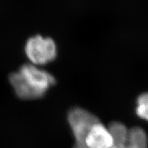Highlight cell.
I'll use <instances>...</instances> for the list:
<instances>
[{
    "label": "cell",
    "instance_id": "obj_1",
    "mask_svg": "<svg viewBox=\"0 0 148 148\" xmlns=\"http://www.w3.org/2000/svg\"><path fill=\"white\" fill-rule=\"evenodd\" d=\"M10 82L18 97L34 99L45 95L55 84L56 79L51 73L38 66L26 64L11 74Z\"/></svg>",
    "mask_w": 148,
    "mask_h": 148
},
{
    "label": "cell",
    "instance_id": "obj_2",
    "mask_svg": "<svg viewBox=\"0 0 148 148\" xmlns=\"http://www.w3.org/2000/svg\"><path fill=\"white\" fill-rule=\"evenodd\" d=\"M25 51L31 64L39 66L54 60L57 55V47L51 38L36 35L27 40Z\"/></svg>",
    "mask_w": 148,
    "mask_h": 148
},
{
    "label": "cell",
    "instance_id": "obj_3",
    "mask_svg": "<svg viewBox=\"0 0 148 148\" xmlns=\"http://www.w3.org/2000/svg\"><path fill=\"white\" fill-rule=\"evenodd\" d=\"M68 123L75 138V143L84 144L85 138L92 125L99 121L89 111L79 107L72 108L68 113Z\"/></svg>",
    "mask_w": 148,
    "mask_h": 148
},
{
    "label": "cell",
    "instance_id": "obj_4",
    "mask_svg": "<svg viewBox=\"0 0 148 148\" xmlns=\"http://www.w3.org/2000/svg\"><path fill=\"white\" fill-rule=\"evenodd\" d=\"M84 142L88 148H112L114 144L108 128L99 121L92 125Z\"/></svg>",
    "mask_w": 148,
    "mask_h": 148
},
{
    "label": "cell",
    "instance_id": "obj_5",
    "mask_svg": "<svg viewBox=\"0 0 148 148\" xmlns=\"http://www.w3.org/2000/svg\"><path fill=\"white\" fill-rule=\"evenodd\" d=\"M127 143L133 148H148L147 134L139 127H134L129 130Z\"/></svg>",
    "mask_w": 148,
    "mask_h": 148
},
{
    "label": "cell",
    "instance_id": "obj_6",
    "mask_svg": "<svg viewBox=\"0 0 148 148\" xmlns=\"http://www.w3.org/2000/svg\"><path fill=\"white\" fill-rule=\"evenodd\" d=\"M108 128L113 138L114 144H123L126 143L129 130L124 124L121 122L113 121L110 123Z\"/></svg>",
    "mask_w": 148,
    "mask_h": 148
},
{
    "label": "cell",
    "instance_id": "obj_7",
    "mask_svg": "<svg viewBox=\"0 0 148 148\" xmlns=\"http://www.w3.org/2000/svg\"><path fill=\"white\" fill-rule=\"evenodd\" d=\"M136 112L139 117L148 121V92L141 94L138 97Z\"/></svg>",
    "mask_w": 148,
    "mask_h": 148
},
{
    "label": "cell",
    "instance_id": "obj_8",
    "mask_svg": "<svg viewBox=\"0 0 148 148\" xmlns=\"http://www.w3.org/2000/svg\"><path fill=\"white\" fill-rule=\"evenodd\" d=\"M112 148H133L130 145H128L126 142L123 144H114Z\"/></svg>",
    "mask_w": 148,
    "mask_h": 148
},
{
    "label": "cell",
    "instance_id": "obj_9",
    "mask_svg": "<svg viewBox=\"0 0 148 148\" xmlns=\"http://www.w3.org/2000/svg\"><path fill=\"white\" fill-rule=\"evenodd\" d=\"M73 148H88L86 144H75L74 145Z\"/></svg>",
    "mask_w": 148,
    "mask_h": 148
}]
</instances>
